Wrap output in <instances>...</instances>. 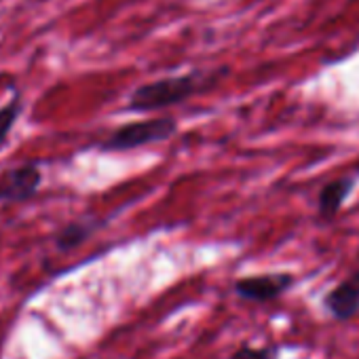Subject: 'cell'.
Listing matches in <instances>:
<instances>
[{
    "mask_svg": "<svg viewBox=\"0 0 359 359\" xmlns=\"http://www.w3.org/2000/svg\"><path fill=\"white\" fill-rule=\"evenodd\" d=\"M203 74H182V76H167L148 85L137 87L127 104V110L133 112H150V110H161L167 106H175L180 102L189 100L197 91L203 89Z\"/></svg>",
    "mask_w": 359,
    "mask_h": 359,
    "instance_id": "1",
    "label": "cell"
},
{
    "mask_svg": "<svg viewBox=\"0 0 359 359\" xmlns=\"http://www.w3.org/2000/svg\"><path fill=\"white\" fill-rule=\"evenodd\" d=\"M177 129L175 118L169 116H161V118H148V121H140V123H129L118 127L116 131H112L102 144L100 148L106 152H125V150H133L152 142H163L167 137H171Z\"/></svg>",
    "mask_w": 359,
    "mask_h": 359,
    "instance_id": "2",
    "label": "cell"
},
{
    "mask_svg": "<svg viewBox=\"0 0 359 359\" xmlns=\"http://www.w3.org/2000/svg\"><path fill=\"white\" fill-rule=\"evenodd\" d=\"M296 283V277L292 273H266V275H252L241 277L235 281V294L248 302H273L281 298L292 285Z\"/></svg>",
    "mask_w": 359,
    "mask_h": 359,
    "instance_id": "3",
    "label": "cell"
},
{
    "mask_svg": "<svg viewBox=\"0 0 359 359\" xmlns=\"http://www.w3.org/2000/svg\"><path fill=\"white\" fill-rule=\"evenodd\" d=\"M43 171L34 163H24L0 175V203H22L36 195Z\"/></svg>",
    "mask_w": 359,
    "mask_h": 359,
    "instance_id": "4",
    "label": "cell"
},
{
    "mask_svg": "<svg viewBox=\"0 0 359 359\" xmlns=\"http://www.w3.org/2000/svg\"><path fill=\"white\" fill-rule=\"evenodd\" d=\"M325 313L334 321H348L359 315V269L348 273L340 283L323 294Z\"/></svg>",
    "mask_w": 359,
    "mask_h": 359,
    "instance_id": "5",
    "label": "cell"
},
{
    "mask_svg": "<svg viewBox=\"0 0 359 359\" xmlns=\"http://www.w3.org/2000/svg\"><path fill=\"white\" fill-rule=\"evenodd\" d=\"M355 182H357V175H340L321 187L317 195V214L321 220H332L338 216Z\"/></svg>",
    "mask_w": 359,
    "mask_h": 359,
    "instance_id": "6",
    "label": "cell"
},
{
    "mask_svg": "<svg viewBox=\"0 0 359 359\" xmlns=\"http://www.w3.org/2000/svg\"><path fill=\"white\" fill-rule=\"evenodd\" d=\"M95 226L91 224H83V222H72V224H66L57 235H55V248L60 252H68V250H74L79 248L91 233H93Z\"/></svg>",
    "mask_w": 359,
    "mask_h": 359,
    "instance_id": "7",
    "label": "cell"
},
{
    "mask_svg": "<svg viewBox=\"0 0 359 359\" xmlns=\"http://www.w3.org/2000/svg\"><path fill=\"white\" fill-rule=\"evenodd\" d=\"M277 357H279L277 344H266V346L241 344L229 359H277Z\"/></svg>",
    "mask_w": 359,
    "mask_h": 359,
    "instance_id": "8",
    "label": "cell"
},
{
    "mask_svg": "<svg viewBox=\"0 0 359 359\" xmlns=\"http://www.w3.org/2000/svg\"><path fill=\"white\" fill-rule=\"evenodd\" d=\"M20 114V100L15 97L13 102H9L5 108H0V144L7 140V135L11 133L15 121Z\"/></svg>",
    "mask_w": 359,
    "mask_h": 359,
    "instance_id": "9",
    "label": "cell"
}]
</instances>
